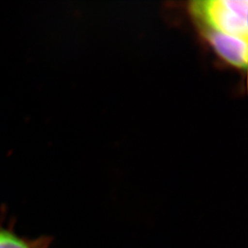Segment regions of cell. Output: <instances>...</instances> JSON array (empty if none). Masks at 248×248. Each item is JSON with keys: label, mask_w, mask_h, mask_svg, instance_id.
Returning <instances> with one entry per match:
<instances>
[{"label": "cell", "mask_w": 248, "mask_h": 248, "mask_svg": "<svg viewBox=\"0 0 248 248\" xmlns=\"http://www.w3.org/2000/svg\"><path fill=\"white\" fill-rule=\"evenodd\" d=\"M191 10L212 31L248 38V0L198 1Z\"/></svg>", "instance_id": "1"}, {"label": "cell", "mask_w": 248, "mask_h": 248, "mask_svg": "<svg viewBox=\"0 0 248 248\" xmlns=\"http://www.w3.org/2000/svg\"><path fill=\"white\" fill-rule=\"evenodd\" d=\"M213 50L231 65L247 68L248 61V38L209 31L206 34Z\"/></svg>", "instance_id": "2"}, {"label": "cell", "mask_w": 248, "mask_h": 248, "mask_svg": "<svg viewBox=\"0 0 248 248\" xmlns=\"http://www.w3.org/2000/svg\"><path fill=\"white\" fill-rule=\"evenodd\" d=\"M53 238L50 236H41L34 239L20 236L15 232L10 222L5 224L0 222V248H49Z\"/></svg>", "instance_id": "3"}]
</instances>
